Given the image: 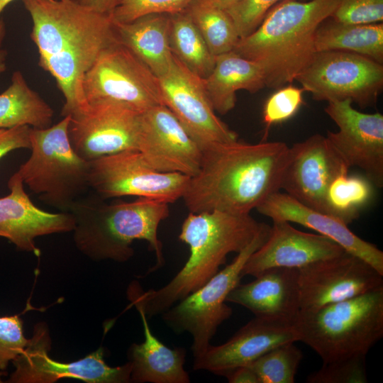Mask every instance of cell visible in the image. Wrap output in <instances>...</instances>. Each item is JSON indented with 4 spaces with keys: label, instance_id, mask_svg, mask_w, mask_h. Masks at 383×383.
<instances>
[{
    "label": "cell",
    "instance_id": "cell-1",
    "mask_svg": "<svg viewBox=\"0 0 383 383\" xmlns=\"http://www.w3.org/2000/svg\"><path fill=\"white\" fill-rule=\"evenodd\" d=\"M32 20L38 65L55 80L65 99L62 116L86 104L82 80L100 53L118 42L111 15L78 0H22Z\"/></svg>",
    "mask_w": 383,
    "mask_h": 383
},
{
    "label": "cell",
    "instance_id": "cell-2",
    "mask_svg": "<svg viewBox=\"0 0 383 383\" xmlns=\"http://www.w3.org/2000/svg\"><path fill=\"white\" fill-rule=\"evenodd\" d=\"M289 147L283 142L257 144L238 140L203 151L196 174L182 196L189 212L220 211L248 214L280 191Z\"/></svg>",
    "mask_w": 383,
    "mask_h": 383
},
{
    "label": "cell",
    "instance_id": "cell-3",
    "mask_svg": "<svg viewBox=\"0 0 383 383\" xmlns=\"http://www.w3.org/2000/svg\"><path fill=\"white\" fill-rule=\"evenodd\" d=\"M263 223L250 213L189 212L179 235L189 248L185 265L159 289L144 292L138 282L131 283L128 289L130 306L140 308L147 318L163 313L210 280L226 264L228 254L245 248Z\"/></svg>",
    "mask_w": 383,
    "mask_h": 383
},
{
    "label": "cell",
    "instance_id": "cell-4",
    "mask_svg": "<svg viewBox=\"0 0 383 383\" xmlns=\"http://www.w3.org/2000/svg\"><path fill=\"white\" fill-rule=\"evenodd\" d=\"M98 196L79 198L70 208L74 219L73 238L77 249L95 261L124 262L134 255L135 240L147 241L155 253L152 273L165 264L157 231L170 215L169 204L148 198L106 203Z\"/></svg>",
    "mask_w": 383,
    "mask_h": 383
},
{
    "label": "cell",
    "instance_id": "cell-5",
    "mask_svg": "<svg viewBox=\"0 0 383 383\" xmlns=\"http://www.w3.org/2000/svg\"><path fill=\"white\" fill-rule=\"evenodd\" d=\"M339 2L283 0L267 12L252 33L238 40L233 51L260 65L265 87H284L296 80L316 52V30Z\"/></svg>",
    "mask_w": 383,
    "mask_h": 383
},
{
    "label": "cell",
    "instance_id": "cell-6",
    "mask_svg": "<svg viewBox=\"0 0 383 383\" xmlns=\"http://www.w3.org/2000/svg\"><path fill=\"white\" fill-rule=\"evenodd\" d=\"M298 341L328 362L365 355L383 336V287L309 311L293 321Z\"/></svg>",
    "mask_w": 383,
    "mask_h": 383
},
{
    "label": "cell",
    "instance_id": "cell-7",
    "mask_svg": "<svg viewBox=\"0 0 383 383\" xmlns=\"http://www.w3.org/2000/svg\"><path fill=\"white\" fill-rule=\"evenodd\" d=\"M70 116L45 128H30L29 158L16 173L45 204L68 212L89 187V162L72 148Z\"/></svg>",
    "mask_w": 383,
    "mask_h": 383
},
{
    "label": "cell",
    "instance_id": "cell-8",
    "mask_svg": "<svg viewBox=\"0 0 383 383\" xmlns=\"http://www.w3.org/2000/svg\"><path fill=\"white\" fill-rule=\"evenodd\" d=\"M271 226L264 223L252 240L229 265L161 314L162 320L172 331L177 333L187 332L192 335L194 360L204 355L218 328L231 316L233 311L226 304V297L240 283L243 266L266 241Z\"/></svg>",
    "mask_w": 383,
    "mask_h": 383
},
{
    "label": "cell",
    "instance_id": "cell-9",
    "mask_svg": "<svg viewBox=\"0 0 383 383\" xmlns=\"http://www.w3.org/2000/svg\"><path fill=\"white\" fill-rule=\"evenodd\" d=\"M296 81L316 101L350 100L366 109L382 91L383 65L348 51L315 52Z\"/></svg>",
    "mask_w": 383,
    "mask_h": 383
},
{
    "label": "cell",
    "instance_id": "cell-10",
    "mask_svg": "<svg viewBox=\"0 0 383 383\" xmlns=\"http://www.w3.org/2000/svg\"><path fill=\"white\" fill-rule=\"evenodd\" d=\"M86 103L111 102L142 113L164 105L159 79L118 42L105 48L82 80Z\"/></svg>",
    "mask_w": 383,
    "mask_h": 383
},
{
    "label": "cell",
    "instance_id": "cell-11",
    "mask_svg": "<svg viewBox=\"0 0 383 383\" xmlns=\"http://www.w3.org/2000/svg\"><path fill=\"white\" fill-rule=\"evenodd\" d=\"M89 187L102 199L135 196L172 204L182 198L189 177L150 167L137 150L89 162Z\"/></svg>",
    "mask_w": 383,
    "mask_h": 383
},
{
    "label": "cell",
    "instance_id": "cell-12",
    "mask_svg": "<svg viewBox=\"0 0 383 383\" xmlns=\"http://www.w3.org/2000/svg\"><path fill=\"white\" fill-rule=\"evenodd\" d=\"M51 339L48 326L38 323L33 337L22 353L12 361L15 370L6 382L54 383L62 378H72L87 383L131 382V364L109 366L104 360L103 347L77 361L62 362L49 355Z\"/></svg>",
    "mask_w": 383,
    "mask_h": 383
},
{
    "label": "cell",
    "instance_id": "cell-13",
    "mask_svg": "<svg viewBox=\"0 0 383 383\" xmlns=\"http://www.w3.org/2000/svg\"><path fill=\"white\" fill-rule=\"evenodd\" d=\"M158 79L163 104L202 152L216 144L238 140V134L216 116L204 79L174 56L168 71Z\"/></svg>",
    "mask_w": 383,
    "mask_h": 383
},
{
    "label": "cell",
    "instance_id": "cell-14",
    "mask_svg": "<svg viewBox=\"0 0 383 383\" xmlns=\"http://www.w3.org/2000/svg\"><path fill=\"white\" fill-rule=\"evenodd\" d=\"M141 113L111 102L86 103L70 116L68 136L87 161L137 150Z\"/></svg>",
    "mask_w": 383,
    "mask_h": 383
},
{
    "label": "cell",
    "instance_id": "cell-15",
    "mask_svg": "<svg viewBox=\"0 0 383 383\" xmlns=\"http://www.w3.org/2000/svg\"><path fill=\"white\" fill-rule=\"evenodd\" d=\"M299 270L300 310L309 311L383 287V275L345 251Z\"/></svg>",
    "mask_w": 383,
    "mask_h": 383
},
{
    "label": "cell",
    "instance_id": "cell-16",
    "mask_svg": "<svg viewBox=\"0 0 383 383\" xmlns=\"http://www.w3.org/2000/svg\"><path fill=\"white\" fill-rule=\"evenodd\" d=\"M350 100L328 102L324 111L338 131L326 138L344 163L357 167L374 187H383V116L356 110Z\"/></svg>",
    "mask_w": 383,
    "mask_h": 383
},
{
    "label": "cell",
    "instance_id": "cell-17",
    "mask_svg": "<svg viewBox=\"0 0 383 383\" xmlns=\"http://www.w3.org/2000/svg\"><path fill=\"white\" fill-rule=\"evenodd\" d=\"M349 169L327 138L316 133L289 147L279 189L304 206L328 214L327 188L337 174Z\"/></svg>",
    "mask_w": 383,
    "mask_h": 383
},
{
    "label": "cell",
    "instance_id": "cell-18",
    "mask_svg": "<svg viewBox=\"0 0 383 383\" xmlns=\"http://www.w3.org/2000/svg\"><path fill=\"white\" fill-rule=\"evenodd\" d=\"M137 150L152 169L192 177L199 170L202 150L165 105L142 112Z\"/></svg>",
    "mask_w": 383,
    "mask_h": 383
},
{
    "label": "cell",
    "instance_id": "cell-19",
    "mask_svg": "<svg viewBox=\"0 0 383 383\" xmlns=\"http://www.w3.org/2000/svg\"><path fill=\"white\" fill-rule=\"evenodd\" d=\"M24 184L15 172L8 181L10 193L0 198V237L18 250L39 257L38 237L73 231L74 219L70 212L50 213L36 206L25 192Z\"/></svg>",
    "mask_w": 383,
    "mask_h": 383
},
{
    "label": "cell",
    "instance_id": "cell-20",
    "mask_svg": "<svg viewBox=\"0 0 383 383\" xmlns=\"http://www.w3.org/2000/svg\"><path fill=\"white\" fill-rule=\"evenodd\" d=\"M272 221L267 239L243 266L242 277L246 275L255 277L273 267L299 269L345 251L326 236L299 231L285 221Z\"/></svg>",
    "mask_w": 383,
    "mask_h": 383
},
{
    "label": "cell",
    "instance_id": "cell-21",
    "mask_svg": "<svg viewBox=\"0 0 383 383\" xmlns=\"http://www.w3.org/2000/svg\"><path fill=\"white\" fill-rule=\"evenodd\" d=\"M298 341L293 322L255 317L226 343L210 346L194 370H207L221 375L232 369L250 364L272 348Z\"/></svg>",
    "mask_w": 383,
    "mask_h": 383
},
{
    "label": "cell",
    "instance_id": "cell-22",
    "mask_svg": "<svg viewBox=\"0 0 383 383\" xmlns=\"http://www.w3.org/2000/svg\"><path fill=\"white\" fill-rule=\"evenodd\" d=\"M255 209L272 221L296 223L318 232L348 252L362 258L383 275V252L358 237L338 218L304 206L279 191L270 194Z\"/></svg>",
    "mask_w": 383,
    "mask_h": 383
},
{
    "label": "cell",
    "instance_id": "cell-23",
    "mask_svg": "<svg viewBox=\"0 0 383 383\" xmlns=\"http://www.w3.org/2000/svg\"><path fill=\"white\" fill-rule=\"evenodd\" d=\"M297 268L268 269L246 284H238L226 301L240 305L256 317L294 320L300 310Z\"/></svg>",
    "mask_w": 383,
    "mask_h": 383
},
{
    "label": "cell",
    "instance_id": "cell-24",
    "mask_svg": "<svg viewBox=\"0 0 383 383\" xmlns=\"http://www.w3.org/2000/svg\"><path fill=\"white\" fill-rule=\"evenodd\" d=\"M144 341L133 343L128 350L131 364V382L189 383L190 378L184 368L186 350L183 348H170L156 338L149 326L148 318L140 308Z\"/></svg>",
    "mask_w": 383,
    "mask_h": 383
},
{
    "label": "cell",
    "instance_id": "cell-25",
    "mask_svg": "<svg viewBox=\"0 0 383 383\" xmlns=\"http://www.w3.org/2000/svg\"><path fill=\"white\" fill-rule=\"evenodd\" d=\"M113 26L118 42L156 77L168 71L174 60L170 44V14L150 13L128 23L113 22Z\"/></svg>",
    "mask_w": 383,
    "mask_h": 383
},
{
    "label": "cell",
    "instance_id": "cell-26",
    "mask_svg": "<svg viewBox=\"0 0 383 383\" xmlns=\"http://www.w3.org/2000/svg\"><path fill=\"white\" fill-rule=\"evenodd\" d=\"M204 81L215 111L221 114L234 108L236 91L255 93L265 87L260 65L233 51L216 56L214 67Z\"/></svg>",
    "mask_w": 383,
    "mask_h": 383
},
{
    "label": "cell",
    "instance_id": "cell-27",
    "mask_svg": "<svg viewBox=\"0 0 383 383\" xmlns=\"http://www.w3.org/2000/svg\"><path fill=\"white\" fill-rule=\"evenodd\" d=\"M314 48L351 52L383 65V23L347 24L329 17L316 30Z\"/></svg>",
    "mask_w": 383,
    "mask_h": 383
},
{
    "label": "cell",
    "instance_id": "cell-28",
    "mask_svg": "<svg viewBox=\"0 0 383 383\" xmlns=\"http://www.w3.org/2000/svg\"><path fill=\"white\" fill-rule=\"evenodd\" d=\"M54 111L28 84L22 72H13L10 85L0 94V128L51 126Z\"/></svg>",
    "mask_w": 383,
    "mask_h": 383
},
{
    "label": "cell",
    "instance_id": "cell-29",
    "mask_svg": "<svg viewBox=\"0 0 383 383\" xmlns=\"http://www.w3.org/2000/svg\"><path fill=\"white\" fill-rule=\"evenodd\" d=\"M170 44L174 56L188 70L204 79L209 77L216 56L184 10L170 14Z\"/></svg>",
    "mask_w": 383,
    "mask_h": 383
},
{
    "label": "cell",
    "instance_id": "cell-30",
    "mask_svg": "<svg viewBox=\"0 0 383 383\" xmlns=\"http://www.w3.org/2000/svg\"><path fill=\"white\" fill-rule=\"evenodd\" d=\"M374 187L365 176L341 172L331 180L326 190L328 214L346 225L351 223L372 201Z\"/></svg>",
    "mask_w": 383,
    "mask_h": 383
},
{
    "label": "cell",
    "instance_id": "cell-31",
    "mask_svg": "<svg viewBox=\"0 0 383 383\" xmlns=\"http://www.w3.org/2000/svg\"><path fill=\"white\" fill-rule=\"evenodd\" d=\"M184 11L213 55L233 51L240 37L231 17L225 9L194 0Z\"/></svg>",
    "mask_w": 383,
    "mask_h": 383
},
{
    "label": "cell",
    "instance_id": "cell-32",
    "mask_svg": "<svg viewBox=\"0 0 383 383\" xmlns=\"http://www.w3.org/2000/svg\"><path fill=\"white\" fill-rule=\"evenodd\" d=\"M286 343L274 347L247 365L257 374L260 383H294L303 357L294 344Z\"/></svg>",
    "mask_w": 383,
    "mask_h": 383
},
{
    "label": "cell",
    "instance_id": "cell-33",
    "mask_svg": "<svg viewBox=\"0 0 383 383\" xmlns=\"http://www.w3.org/2000/svg\"><path fill=\"white\" fill-rule=\"evenodd\" d=\"M365 355H355L323 362L321 367L310 374L309 383H366Z\"/></svg>",
    "mask_w": 383,
    "mask_h": 383
},
{
    "label": "cell",
    "instance_id": "cell-34",
    "mask_svg": "<svg viewBox=\"0 0 383 383\" xmlns=\"http://www.w3.org/2000/svg\"><path fill=\"white\" fill-rule=\"evenodd\" d=\"M304 89L288 85L272 94L265 101L262 118L265 125L264 140L272 125L281 123L292 118L303 104Z\"/></svg>",
    "mask_w": 383,
    "mask_h": 383
},
{
    "label": "cell",
    "instance_id": "cell-35",
    "mask_svg": "<svg viewBox=\"0 0 383 383\" xmlns=\"http://www.w3.org/2000/svg\"><path fill=\"white\" fill-rule=\"evenodd\" d=\"M193 1L117 0L110 15L115 23H128L150 13L174 14L181 12Z\"/></svg>",
    "mask_w": 383,
    "mask_h": 383
},
{
    "label": "cell",
    "instance_id": "cell-36",
    "mask_svg": "<svg viewBox=\"0 0 383 383\" xmlns=\"http://www.w3.org/2000/svg\"><path fill=\"white\" fill-rule=\"evenodd\" d=\"M282 1L240 0L226 11L231 17L240 39L252 33L267 12Z\"/></svg>",
    "mask_w": 383,
    "mask_h": 383
},
{
    "label": "cell",
    "instance_id": "cell-37",
    "mask_svg": "<svg viewBox=\"0 0 383 383\" xmlns=\"http://www.w3.org/2000/svg\"><path fill=\"white\" fill-rule=\"evenodd\" d=\"M19 315L0 316V371L23 353L29 343Z\"/></svg>",
    "mask_w": 383,
    "mask_h": 383
},
{
    "label": "cell",
    "instance_id": "cell-38",
    "mask_svg": "<svg viewBox=\"0 0 383 383\" xmlns=\"http://www.w3.org/2000/svg\"><path fill=\"white\" fill-rule=\"evenodd\" d=\"M330 18L347 24L382 23L383 0H340Z\"/></svg>",
    "mask_w": 383,
    "mask_h": 383
},
{
    "label": "cell",
    "instance_id": "cell-39",
    "mask_svg": "<svg viewBox=\"0 0 383 383\" xmlns=\"http://www.w3.org/2000/svg\"><path fill=\"white\" fill-rule=\"evenodd\" d=\"M28 126L0 128V159L18 149H30V131Z\"/></svg>",
    "mask_w": 383,
    "mask_h": 383
},
{
    "label": "cell",
    "instance_id": "cell-40",
    "mask_svg": "<svg viewBox=\"0 0 383 383\" xmlns=\"http://www.w3.org/2000/svg\"><path fill=\"white\" fill-rule=\"evenodd\" d=\"M224 376L230 383H260L255 372L248 366H240L224 372Z\"/></svg>",
    "mask_w": 383,
    "mask_h": 383
},
{
    "label": "cell",
    "instance_id": "cell-41",
    "mask_svg": "<svg viewBox=\"0 0 383 383\" xmlns=\"http://www.w3.org/2000/svg\"><path fill=\"white\" fill-rule=\"evenodd\" d=\"M83 5L101 13L110 15L117 0H78Z\"/></svg>",
    "mask_w": 383,
    "mask_h": 383
},
{
    "label": "cell",
    "instance_id": "cell-42",
    "mask_svg": "<svg viewBox=\"0 0 383 383\" xmlns=\"http://www.w3.org/2000/svg\"><path fill=\"white\" fill-rule=\"evenodd\" d=\"M6 33V25L4 21L0 19V74L6 70V57L7 52L4 48V41Z\"/></svg>",
    "mask_w": 383,
    "mask_h": 383
},
{
    "label": "cell",
    "instance_id": "cell-43",
    "mask_svg": "<svg viewBox=\"0 0 383 383\" xmlns=\"http://www.w3.org/2000/svg\"><path fill=\"white\" fill-rule=\"evenodd\" d=\"M204 4L226 10L240 0H196Z\"/></svg>",
    "mask_w": 383,
    "mask_h": 383
},
{
    "label": "cell",
    "instance_id": "cell-44",
    "mask_svg": "<svg viewBox=\"0 0 383 383\" xmlns=\"http://www.w3.org/2000/svg\"><path fill=\"white\" fill-rule=\"evenodd\" d=\"M15 0H0V16L4 9ZM1 19V18H0Z\"/></svg>",
    "mask_w": 383,
    "mask_h": 383
},
{
    "label": "cell",
    "instance_id": "cell-45",
    "mask_svg": "<svg viewBox=\"0 0 383 383\" xmlns=\"http://www.w3.org/2000/svg\"><path fill=\"white\" fill-rule=\"evenodd\" d=\"M5 374H6L5 372H3V371H0V383L2 382L1 376L5 375Z\"/></svg>",
    "mask_w": 383,
    "mask_h": 383
},
{
    "label": "cell",
    "instance_id": "cell-46",
    "mask_svg": "<svg viewBox=\"0 0 383 383\" xmlns=\"http://www.w3.org/2000/svg\"><path fill=\"white\" fill-rule=\"evenodd\" d=\"M300 1H309V0H300Z\"/></svg>",
    "mask_w": 383,
    "mask_h": 383
}]
</instances>
